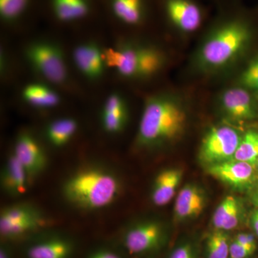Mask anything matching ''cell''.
<instances>
[{
  "instance_id": "obj_1",
  "label": "cell",
  "mask_w": 258,
  "mask_h": 258,
  "mask_svg": "<svg viewBox=\"0 0 258 258\" xmlns=\"http://www.w3.org/2000/svg\"><path fill=\"white\" fill-rule=\"evenodd\" d=\"M205 28L189 69L200 76L227 74L244 60L258 35V8L241 3L221 7Z\"/></svg>"
},
{
  "instance_id": "obj_2",
  "label": "cell",
  "mask_w": 258,
  "mask_h": 258,
  "mask_svg": "<svg viewBox=\"0 0 258 258\" xmlns=\"http://www.w3.org/2000/svg\"><path fill=\"white\" fill-rule=\"evenodd\" d=\"M122 189L121 178L114 169L103 163L91 162L70 173L62 182L60 192L71 208L91 212L112 206Z\"/></svg>"
},
{
  "instance_id": "obj_3",
  "label": "cell",
  "mask_w": 258,
  "mask_h": 258,
  "mask_svg": "<svg viewBox=\"0 0 258 258\" xmlns=\"http://www.w3.org/2000/svg\"><path fill=\"white\" fill-rule=\"evenodd\" d=\"M188 114L186 102L179 93L163 91L148 97L136 145L141 149L155 150L173 143L184 134Z\"/></svg>"
},
{
  "instance_id": "obj_4",
  "label": "cell",
  "mask_w": 258,
  "mask_h": 258,
  "mask_svg": "<svg viewBox=\"0 0 258 258\" xmlns=\"http://www.w3.org/2000/svg\"><path fill=\"white\" fill-rule=\"evenodd\" d=\"M168 239L165 225L157 219L132 222L115 241L129 257H150L160 252Z\"/></svg>"
},
{
  "instance_id": "obj_5",
  "label": "cell",
  "mask_w": 258,
  "mask_h": 258,
  "mask_svg": "<svg viewBox=\"0 0 258 258\" xmlns=\"http://www.w3.org/2000/svg\"><path fill=\"white\" fill-rule=\"evenodd\" d=\"M16 244L20 258H75L79 250L74 235L51 228Z\"/></svg>"
},
{
  "instance_id": "obj_6",
  "label": "cell",
  "mask_w": 258,
  "mask_h": 258,
  "mask_svg": "<svg viewBox=\"0 0 258 258\" xmlns=\"http://www.w3.org/2000/svg\"><path fill=\"white\" fill-rule=\"evenodd\" d=\"M166 25L181 35L196 33L208 23V10L200 0H157Z\"/></svg>"
},
{
  "instance_id": "obj_7",
  "label": "cell",
  "mask_w": 258,
  "mask_h": 258,
  "mask_svg": "<svg viewBox=\"0 0 258 258\" xmlns=\"http://www.w3.org/2000/svg\"><path fill=\"white\" fill-rule=\"evenodd\" d=\"M242 138L240 132L230 125L212 127L202 141L200 161L208 166L232 160Z\"/></svg>"
},
{
  "instance_id": "obj_8",
  "label": "cell",
  "mask_w": 258,
  "mask_h": 258,
  "mask_svg": "<svg viewBox=\"0 0 258 258\" xmlns=\"http://www.w3.org/2000/svg\"><path fill=\"white\" fill-rule=\"evenodd\" d=\"M27 60L44 79L55 84L67 81L69 72L63 52L52 42H34L25 51Z\"/></svg>"
},
{
  "instance_id": "obj_9",
  "label": "cell",
  "mask_w": 258,
  "mask_h": 258,
  "mask_svg": "<svg viewBox=\"0 0 258 258\" xmlns=\"http://www.w3.org/2000/svg\"><path fill=\"white\" fill-rule=\"evenodd\" d=\"M258 98L240 85L223 90L217 96L222 114L232 120H249L258 116Z\"/></svg>"
},
{
  "instance_id": "obj_10",
  "label": "cell",
  "mask_w": 258,
  "mask_h": 258,
  "mask_svg": "<svg viewBox=\"0 0 258 258\" xmlns=\"http://www.w3.org/2000/svg\"><path fill=\"white\" fill-rule=\"evenodd\" d=\"M28 172L31 182L46 170L48 158L37 139L29 132H22L15 139L13 151Z\"/></svg>"
},
{
  "instance_id": "obj_11",
  "label": "cell",
  "mask_w": 258,
  "mask_h": 258,
  "mask_svg": "<svg viewBox=\"0 0 258 258\" xmlns=\"http://www.w3.org/2000/svg\"><path fill=\"white\" fill-rule=\"evenodd\" d=\"M256 166L235 159L208 166L207 172L233 189L249 187L255 179Z\"/></svg>"
},
{
  "instance_id": "obj_12",
  "label": "cell",
  "mask_w": 258,
  "mask_h": 258,
  "mask_svg": "<svg viewBox=\"0 0 258 258\" xmlns=\"http://www.w3.org/2000/svg\"><path fill=\"white\" fill-rule=\"evenodd\" d=\"M156 0H108L113 18L129 28H139L147 23Z\"/></svg>"
},
{
  "instance_id": "obj_13",
  "label": "cell",
  "mask_w": 258,
  "mask_h": 258,
  "mask_svg": "<svg viewBox=\"0 0 258 258\" xmlns=\"http://www.w3.org/2000/svg\"><path fill=\"white\" fill-rule=\"evenodd\" d=\"M73 58L78 70L89 80L101 79L107 68L103 50L95 42L78 45L73 52Z\"/></svg>"
},
{
  "instance_id": "obj_14",
  "label": "cell",
  "mask_w": 258,
  "mask_h": 258,
  "mask_svg": "<svg viewBox=\"0 0 258 258\" xmlns=\"http://www.w3.org/2000/svg\"><path fill=\"white\" fill-rule=\"evenodd\" d=\"M31 184L28 172L12 152L1 171L0 184L3 192L10 198H20L27 192Z\"/></svg>"
},
{
  "instance_id": "obj_15",
  "label": "cell",
  "mask_w": 258,
  "mask_h": 258,
  "mask_svg": "<svg viewBox=\"0 0 258 258\" xmlns=\"http://www.w3.org/2000/svg\"><path fill=\"white\" fill-rule=\"evenodd\" d=\"M208 203L205 190L195 184L185 185L176 197L174 214L179 221L191 220L200 216Z\"/></svg>"
},
{
  "instance_id": "obj_16",
  "label": "cell",
  "mask_w": 258,
  "mask_h": 258,
  "mask_svg": "<svg viewBox=\"0 0 258 258\" xmlns=\"http://www.w3.org/2000/svg\"><path fill=\"white\" fill-rule=\"evenodd\" d=\"M128 120V109L124 98L120 93H111L102 108V128L107 134H118L124 130Z\"/></svg>"
},
{
  "instance_id": "obj_17",
  "label": "cell",
  "mask_w": 258,
  "mask_h": 258,
  "mask_svg": "<svg viewBox=\"0 0 258 258\" xmlns=\"http://www.w3.org/2000/svg\"><path fill=\"white\" fill-rule=\"evenodd\" d=\"M183 171L171 168L161 171L154 178L151 190V200L156 206L167 205L175 196L182 179Z\"/></svg>"
},
{
  "instance_id": "obj_18",
  "label": "cell",
  "mask_w": 258,
  "mask_h": 258,
  "mask_svg": "<svg viewBox=\"0 0 258 258\" xmlns=\"http://www.w3.org/2000/svg\"><path fill=\"white\" fill-rule=\"evenodd\" d=\"M52 16L61 23L83 21L91 15L92 0H49Z\"/></svg>"
},
{
  "instance_id": "obj_19",
  "label": "cell",
  "mask_w": 258,
  "mask_h": 258,
  "mask_svg": "<svg viewBox=\"0 0 258 258\" xmlns=\"http://www.w3.org/2000/svg\"><path fill=\"white\" fill-rule=\"evenodd\" d=\"M242 205L234 196H227L220 203L212 217V225L216 230H234L242 218Z\"/></svg>"
},
{
  "instance_id": "obj_20",
  "label": "cell",
  "mask_w": 258,
  "mask_h": 258,
  "mask_svg": "<svg viewBox=\"0 0 258 258\" xmlns=\"http://www.w3.org/2000/svg\"><path fill=\"white\" fill-rule=\"evenodd\" d=\"M166 62V56L160 47L152 44H144L135 80L152 79L164 69Z\"/></svg>"
},
{
  "instance_id": "obj_21",
  "label": "cell",
  "mask_w": 258,
  "mask_h": 258,
  "mask_svg": "<svg viewBox=\"0 0 258 258\" xmlns=\"http://www.w3.org/2000/svg\"><path fill=\"white\" fill-rule=\"evenodd\" d=\"M77 120L71 117H64L53 120L45 128V137L52 147H66L72 141L79 130Z\"/></svg>"
},
{
  "instance_id": "obj_22",
  "label": "cell",
  "mask_w": 258,
  "mask_h": 258,
  "mask_svg": "<svg viewBox=\"0 0 258 258\" xmlns=\"http://www.w3.org/2000/svg\"><path fill=\"white\" fill-rule=\"evenodd\" d=\"M23 98L25 103L37 109H50L60 103L61 98L55 90L42 83H31L24 88Z\"/></svg>"
},
{
  "instance_id": "obj_23",
  "label": "cell",
  "mask_w": 258,
  "mask_h": 258,
  "mask_svg": "<svg viewBox=\"0 0 258 258\" xmlns=\"http://www.w3.org/2000/svg\"><path fill=\"white\" fill-rule=\"evenodd\" d=\"M46 214L36 205L26 202L5 206L0 211V226L43 216Z\"/></svg>"
},
{
  "instance_id": "obj_24",
  "label": "cell",
  "mask_w": 258,
  "mask_h": 258,
  "mask_svg": "<svg viewBox=\"0 0 258 258\" xmlns=\"http://www.w3.org/2000/svg\"><path fill=\"white\" fill-rule=\"evenodd\" d=\"M234 159L257 166L258 159V132L248 131L242 136V140Z\"/></svg>"
},
{
  "instance_id": "obj_25",
  "label": "cell",
  "mask_w": 258,
  "mask_h": 258,
  "mask_svg": "<svg viewBox=\"0 0 258 258\" xmlns=\"http://www.w3.org/2000/svg\"><path fill=\"white\" fill-rule=\"evenodd\" d=\"M32 0H0V18L5 23L19 21L28 11Z\"/></svg>"
},
{
  "instance_id": "obj_26",
  "label": "cell",
  "mask_w": 258,
  "mask_h": 258,
  "mask_svg": "<svg viewBox=\"0 0 258 258\" xmlns=\"http://www.w3.org/2000/svg\"><path fill=\"white\" fill-rule=\"evenodd\" d=\"M230 245L225 231L216 230L209 235L207 240V258H228Z\"/></svg>"
},
{
  "instance_id": "obj_27",
  "label": "cell",
  "mask_w": 258,
  "mask_h": 258,
  "mask_svg": "<svg viewBox=\"0 0 258 258\" xmlns=\"http://www.w3.org/2000/svg\"><path fill=\"white\" fill-rule=\"evenodd\" d=\"M239 85L247 88L258 98V52L242 71Z\"/></svg>"
},
{
  "instance_id": "obj_28",
  "label": "cell",
  "mask_w": 258,
  "mask_h": 258,
  "mask_svg": "<svg viewBox=\"0 0 258 258\" xmlns=\"http://www.w3.org/2000/svg\"><path fill=\"white\" fill-rule=\"evenodd\" d=\"M83 258H129L115 240L106 242L93 247Z\"/></svg>"
},
{
  "instance_id": "obj_29",
  "label": "cell",
  "mask_w": 258,
  "mask_h": 258,
  "mask_svg": "<svg viewBox=\"0 0 258 258\" xmlns=\"http://www.w3.org/2000/svg\"><path fill=\"white\" fill-rule=\"evenodd\" d=\"M169 258H198V254L195 246L186 242L174 249Z\"/></svg>"
},
{
  "instance_id": "obj_30",
  "label": "cell",
  "mask_w": 258,
  "mask_h": 258,
  "mask_svg": "<svg viewBox=\"0 0 258 258\" xmlns=\"http://www.w3.org/2000/svg\"><path fill=\"white\" fill-rule=\"evenodd\" d=\"M253 251L247 248L234 240L231 242L230 245V258H247L251 254H253Z\"/></svg>"
},
{
  "instance_id": "obj_31",
  "label": "cell",
  "mask_w": 258,
  "mask_h": 258,
  "mask_svg": "<svg viewBox=\"0 0 258 258\" xmlns=\"http://www.w3.org/2000/svg\"><path fill=\"white\" fill-rule=\"evenodd\" d=\"M0 258H20L17 244L7 241H1Z\"/></svg>"
},
{
  "instance_id": "obj_32",
  "label": "cell",
  "mask_w": 258,
  "mask_h": 258,
  "mask_svg": "<svg viewBox=\"0 0 258 258\" xmlns=\"http://www.w3.org/2000/svg\"><path fill=\"white\" fill-rule=\"evenodd\" d=\"M235 241H237L239 243L242 244L244 247H247L250 249V250L253 251L256 249L257 247V244H256L255 239L253 235H251L249 233H240L236 236Z\"/></svg>"
},
{
  "instance_id": "obj_33",
  "label": "cell",
  "mask_w": 258,
  "mask_h": 258,
  "mask_svg": "<svg viewBox=\"0 0 258 258\" xmlns=\"http://www.w3.org/2000/svg\"><path fill=\"white\" fill-rule=\"evenodd\" d=\"M250 222L252 229H253L256 235L258 236V208L256 209L253 213L252 214Z\"/></svg>"
},
{
  "instance_id": "obj_34",
  "label": "cell",
  "mask_w": 258,
  "mask_h": 258,
  "mask_svg": "<svg viewBox=\"0 0 258 258\" xmlns=\"http://www.w3.org/2000/svg\"><path fill=\"white\" fill-rule=\"evenodd\" d=\"M211 1L213 2V3L217 5V8L226 6V5L241 3V0H211Z\"/></svg>"
},
{
  "instance_id": "obj_35",
  "label": "cell",
  "mask_w": 258,
  "mask_h": 258,
  "mask_svg": "<svg viewBox=\"0 0 258 258\" xmlns=\"http://www.w3.org/2000/svg\"><path fill=\"white\" fill-rule=\"evenodd\" d=\"M250 200L254 206L258 208V185L251 191Z\"/></svg>"
},
{
  "instance_id": "obj_36",
  "label": "cell",
  "mask_w": 258,
  "mask_h": 258,
  "mask_svg": "<svg viewBox=\"0 0 258 258\" xmlns=\"http://www.w3.org/2000/svg\"><path fill=\"white\" fill-rule=\"evenodd\" d=\"M257 166H258V159H257Z\"/></svg>"
}]
</instances>
